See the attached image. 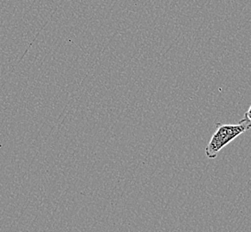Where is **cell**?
<instances>
[{
    "label": "cell",
    "instance_id": "6da1fadb",
    "mask_svg": "<svg viewBox=\"0 0 251 232\" xmlns=\"http://www.w3.org/2000/svg\"><path fill=\"white\" fill-rule=\"evenodd\" d=\"M251 129V121L244 116L238 124H223L216 122V131L206 147V157L215 159L222 149L245 131Z\"/></svg>",
    "mask_w": 251,
    "mask_h": 232
},
{
    "label": "cell",
    "instance_id": "7a4b0ae2",
    "mask_svg": "<svg viewBox=\"0 0 251 232\" xmlns=\"http://www.w3.org/2000/svg\"><path fill=\"white\" fill-rule=\"evenodd\" d=\"M245 116H246L247 118L251 121V106H250V108H249V110L246 112V114H245Z\"/></svg>",
    "mask_w": 251,
    "mask_h": 232
}]
</instances>
